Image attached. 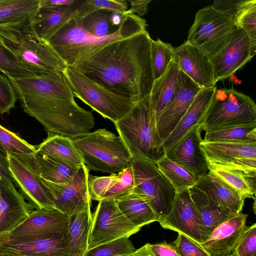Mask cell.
I'll return each mask as SVG.
<instances>
[{"instance_id":"1","label":"cell","mask_w":256,"mask_h":256,"mask_svg":"<svg viewBox=\"0 0 256 256\" xmlns=\"http://www.w3.org/2000/svg\"><path fill=\"white\" fill-rule=\"evenodd\" d=\"M151 40L146 30L115 40L70 68L116 94L138 102L149 96L154 82Z\"/></svg>"},{"instance_id":"2","label":"cell","mask_w":256,"mask_h":256,"mask_svg":"<svg viewBox=\"0 0 256 256\" xmlns=\"http://www.w3.org/2000/svg\"><path fill=\"white\" fill-rule=\"evenodd\" d=\"M8 78L24 112L40 122L48 132L72 138L94 128L92 112L76 103L62 72Z\"/></svg>"},{"instance_id":"3","label":"cell","mask_w":256,"mask_h":256,"mask_svg":"<svg viewBox=\"0 0 256 256\" xmlns=\"http://www.w3.org/2000/svg\"><path fill=\"white\" fill-rule=\"evenodd\" d=\"M142 18L126 14L120 28L108 36L98 38L82 28L77 16L60 29L46 42L68 67L72 68L88 60L105 46L115 40L146 31Z\"/></svg>"},{"instance_id":"4","label":"cell","mask_w":256,"mask_h":256,"mask_svg":"<svg viewBox=\"0 0 256 256\" xmlns=\"http://www.w3.org/2000/svg\"><path fill=\"white\" fill-rule=\"evenodd\" d=\"M114 124L132 158L156 164L166 156L148 96L136 102Z\"/></svg>"},{"instance_id":"5","label":"cell","mask_w":256,"mask_h":256,"mask_svg":"<svg viewBox=\"0 0 256 256\" xmlns=\"http://www.w3.org/2000/svg\"><path fill=\"white\" fill-rule=\"evenodd\" d=\"M0 42L33 75L62 72L67 67L48 42L34 34L30 24L0 26Z\"/></svg>"},{"instance_id":"6","label":"cell","mask_w":256,"mask_h":256,"mask_svg":"<svg viewBox=\"0 0 256 256\" xmlns=\"http://www.w3.org/2000/svg\"><path fill=\"white\" fill-rule=\"evenodd\" d=\"M88 169L110 174L131 166L132 156L122 140L106 128L72 138Z\"/></svg>"},{"instance_id":"7","label":"cell","mask_w":256,"mask_h":256,"mask_svg":"<svg viewBox=\"0 0 256 256\" xmlns=\"http://www.w3.org/2000/svg\"><path fill=\"white\" fill-rule=\"evenodd\" d=\"M256 124V105L249 96L233 88H216L202 124V130Z\"/></svg>"},{"instance_id":"8","label":"cell","mask_w":256,"mask_h":256,"mask_svg":"<svg viewBox=\"0 0 256 256\" xmlns=\"http://www.w3.org/2000/svg\"><path fill=\"white\" fill-rule=\"evenodd\" d=\"M62 74L74 96L114 124L124 116L136 102L110 92L69 67Z\"/></svg>"},{"instance_id":"9","label":"cell","mask_w":256,"mask_h":256,"mask_svg":"<svg viewBox=\"0 0 256 256\" xmlns=\"http://www.w3.org/2000/svg\"><path fill=\"white\" fill-rule=\"evenodd\" d=\"M236 29L232 18L208 6L197 12L186 41L210 60L226 44Z\"/></svg>"},{"instance_id":"10","label":"cell","mask_w":256,"mask_h":256,"mask_svg":"<svg viewBox=\"0 0 256 256\" xmlns=\"http://www.w3.org/2000/svg\"><path fill=\"white\" fill-rule=\"evenodd\" d=\"M134 188L132 192L144 199L161 218L170 212L176 192L156 164L132 158Z\"/></svg>"},{"instance_id":"11","label":"cell","mask_w":256,"mask_h":256,"mask_svg":"<svg viewBox=\"0 0 256 256\" xmlns=\"http://www.w3.org/2000/svg\"><path fill=\"white\" fill-rule=\"evenodd\" d=\"M140 229L122 212L115 200H100L92 214L86 251L118 239L130 238Z\"/></svg>"},{"instance_id":"12","label":"cell","mask_w":256,"mask_h":256,"mask_svg":"<svg viewBox=\"0 0 256 256\" xmlns=\"http://www.w3.org/2000/svg\"><path fill=\"white\" fill-rule=\"evenodd\" d=\"M6 156L13 180L30 206L36 210L55 208L54 196L40 176L32 154L12 155L6 153Z\"/></svg>"},{"instance_id":"13","label":"cell","mask_w":256,"mask_h":256,"mask_svg":"<svg viewBox=\"0 0 256 256\" xmlns=\"http://www.w3.org/2000/svg\"><path fill=\"white\" fill-rule=\"evenodd\" d=\"M68 226V218L58 210L37 209L32 211L26 218L10 232L4 241L30 242L66 235Z\"/></svg>"},{"instance_id":"14","label":"cell","mask_w":256,"mask_h":256,"mask_svg":"<svg viewBox=\"0 0 256 256\" xmlns=\"http://www.w3.org/2000/svg\"><path fill=\"white\" fill-rule=\"evenodd\" d=\"M89 174V170L84 164L78 168L66 182L56 184L43 178L54 196L55 208L68 218L92 206L88 186Z\"/></svg>"},{"instance_id":"15","label":"cell","mask_w":256,"mask_h":256,"mask_svg":"<svg viewBox=\"0 0 256 256\" xmlns=\"http://www.w3.org/2000/svg\"><path fill=\"white\" fill-rule=\"evenodd\" d=\"M200 148L208 162L256 174V142H208Z\"/></svg>"},{"instance_id":"16","label":"cell","mask_w":256,"mask_h":256,"mask_svg":"<svg viewBox=\"0 0 256 256\" xmlns=\"http://www.w3.org/2000/svg\"><path fill=\"white\" fill-rule=\"evenodd\" d=\"M254 55L246 33L242 28H236L226 44L210 59L216 82L232 76Z\"/></svg>"},{"instance_id":"17","label":"cell","mask_w":256,"mask_h":256,"mask_svg":"<svg viewBox=\"0 0 256 256\" xmlns=\"http://www.w3.org/2000/svg\"><path fill=\"white\" fill-rule=\"evenodd\" d=\"M202 89L180 70L173 96L156 120L158 132L162 142L174 130Z\"/></svg>"},{"instance_id":"18","label":"cell","mask_w":256,"mask_h":256,"mask_svg":"<svg viewBox=\"0 0 256 256\" xmlns=\"http://www.w3.org/2000/svg\"><path fill=\"white\" fill-rule=\"evenodd\" d=\"M200 124L194 126L182 138L166 151V156L182 166L198 180L209 172L207 160L200 148Z\"/></svg>"},{"instance_id":"19","label":"cell","mask_w":256,"mask_h":256,"mask_svg":"<svg viewBox=\"0 0 256 256\" xmlns=\"http://www.w3.org/2000/svg\"><path fill=\"white\" fill-rule=\"evenodd\" d=\"M158 222L164 228L183 234L200 244L202 243L198 214L188 190L176 193L170 212L160 218Z\"/></svg>"},{"instance_id":"20","label":"cell","mask_w":256,"mask_h":256,"mask_svg":"<svg viewBox=\"0 0 256 256\" xmlns=\"http://www.w3.org/2000/svg\"><path fill=\"white\" fill-rule=\"evenodd\" d=\"M173 59L180 70L202 88L216 86L210 58L186 41L174 48Z\"/></svg>"},{"instance_id":"21","label":"cell","mask_w":256,"mask_h":256,"mask_svg":"<svg viewBox=\"0 0 256 256\" xmlns=\"http://www.w3.org/2000/svg\"><path fill=\"white\" fill-rule=\"evenodd\" d=\"M84 0L60 7L40 6L30 23L31 30L40 40L46 42L52 36L81 12Z\"/></svg>"},{"instance_id":"22","label":"cell","mask_w":256,"mask_h":256,"mask_svg":"<svg viewBox=\"0 0 256 256\" xmlns=\"http://www.w3.org/2000/svg\"><path fill=\"white\" fill-rule=\"evenodd\" d=\"M248 214H235L216 226L200 244L210 256H226L241 239L246 227Z\"/></svg>"},{"instance_id":"23","label":"cell","mask_w":256,"mask_h":256,"mask_svg":"<svg viewBox=\"0 0 256 256\" xmlns=\"http://www.w3.org/2000/svg\"><path fill=\"white\" fill-rule=\"evenodd\" d=\"M31 206L14 184L0 180V244L28 216Z\"/></svg>"},{"instance_id":"24","label":"cell","mask_w":256,"mask_h":256,"mask_svg":"<svg viewBox=\"0 0 256 256\" xmlns=\"http://www.w3.org/2000/svg\"><path fill=\"white\" fill-rule=\"evenodd\" d=\"M0 252L13 256H70L66 235H58L30 242L6 240Z\"/></svg>"},{"instance_id":"25","label":"cell","mask_w":256,"mask_h":256,"mask_svg":"<svg viewBox=\"0 0 256 256\" xmlns=\"http://www.w3.org/2000/svg\"><path fill=\"white\" fill-rule=\"evenodd\" d=\"M88 192L91 200H116L132 192L134 179L132 166L108 176L89 174Z\"/></svg>"},{"instance_id":"26","label":"cell","mask_w":256,"mask_h":256,"mask_svg":"<svg viewBox=\"0 0 256 256\" xmlns=\"http://www.w3.org/2000/svg\"><path fill=\"white\" fill-rule=\"evenodd\" d=\"M212 199L226 214L240 213L245 199L234 188L209 171L199 178L194 185Z\"/></svg>"},{"instance_id":"27","label":"cell","mask_w":256,"mask_h":256,"mask_svg":"<svg viewBox=\"0 0 256 256\" xmlns=\"http://www.w3.org/2000/svg\"><path fill=\"white\" fill-rule=\"evenodd\" d=\"M216 86L202 88L168 136L164 141L167 150L182 138L194 126L202 124Z\"/></svg>"},{"instance_id":"28","label":"cell","mask_w":256,"mask_h":256,"mask_svg":"<svg viewBox=\"0 0 256 256\" xmlns=\"http://www.w3.org/2000/svg\"><path fill=\"white\" fill-rule=\"evenodd\" d=\"M188 190L198 214L202 242L216 226L234 215L225 213L212 199L195 186Z\"/></svg>"},{"instance_id":"29","label":"cell","mask_w":256,"mask_h":256,"mask_svg":"<svg viewBox=\"0 0 256 256\" xmlns=\"http://www.w3.org/2000/svg\"><path fill=\"white\" fill-rule=\"evenodd\" d=\"M180 70L173 59L162 76L154 80L148 98L156 120L173 96Z\"/></svg>"},{"instance_id":"30","label":"cell","mask_w":256,"mask_h":256,"mask_svg":"<svg viewBox=\"0 0 256 256\" xmlns=\"http://www.w3.org/2000/svg\"><path fill=\"white\" fill-rule=\"evenodd\" d=\"M91 206L68 218L66 238L70 256H84L92 220Z\"/></svg>"},{"instance_id":"31","label":"cell","mask_w":256,"mask_h":256,"mask_svg":"<svg viewBox=\"0 0 256 256\" xmlns=\"http://www.w3.org/2000/svg\"><path fill=\"white\" fill-rule=\"evenodd\" d=\"M47 138L36 146V150L58 161L76 167L84 164L72 138L48 132Z\"/></svg>"},{"instance_id":"32","label":"cell","mask_w":256,"mask_h":256,"mask_svg":"<svg viewBox=\"0 0 256 256\" xmlns=\"http://www.w3.org/2000/svg\"><path fill=\"white\" fill-rule=\"evenodd\" d=\"M40 0H0V26L28 24Z\"/></svg>"},{"instance_id":"33","label":"cell","mask_w":256,"mask_h":256,"mask_svg":"<svg viewBox=\"0 0 256 256\" xmlns=\"http://www.w3.org/2000/svg\"><path fill=\"white\" fill-rule=\"evenodd\" d=\"M118 208L135 226L142 228L159 218L149 204L138 194L131 192L115 200Z\"/></svg>"},{"instance_id":"34","label":"cell","mask_w":256,"mask_h":256,"mask_svg":"<svg viewBox=\"0 0 256 256\" xmlns=\"http://www.w3.org/2000/svg\"><path fill=\"white\" fill-rule=\"evenodd\" d=\"M209 171L236 190L244 198H254L256 174L208 162Z\"/></svg>"},{"instance_id":"35","label":"cell","mask_w":256,"mask_h":256,"mask_svg":"<svg viewBox=\"0 0 256 256\" xmlns=\"http://www.w3.org/2000/svg\"><path fill=\"white\" fill-rule=\"evenodd\" d=\"M32 156L40 176L52 182L63 184L68 182L78 168L58 161L37 150L32 154Z\"/></svg>"},{"instance_id":"36","label":"cell","mask_w":256,"mask_h":256,"mask_svg":"<svg viewBox=\"0 0 256 256\" xmlns=\"http://www.w3.org/2000/svg\"><path fill=\"white\" fill-rule=\"evenodd\" d=\"M203 140L208 142H256V124L230 126L206 132Z\"/></svg>"},{"instance_id":"37","label":"cell","mask_w":256,"mask_h":256,"mask_svg":"<svg viewBox=\"0 0 256 256\" xmlns=\"http://www.w3.org/2000/svg\"><path fill=\"white\" fill-rule=\"evenodd\" d=\"M158 168L169 181L176 193L187 190L194 186L198 179L187 170L166 156L156 163Z\"/></svg>"},{"instance_id":"38","label":"cell","mask_w":256,"mask_h":256,"mask_svg":"<svg viewBox=\"0 0 256 256\" xmlns=\"http://www.w3.org/2000/svg\"><path fill=\"white\" fill-rule=\"evenodd\" d=\"M111 12L98 10H93L81 18L77 17L85 31L96 38H102L116 32L121 26L119 27L112 26L110 20Z\"/></svg>"},{"instance_id":"39","label":"cell","mask_w":256,"mask_h":256,"mask_svg":"<svg viewBox=\"0 0 256 256\" xmlns=\"http://www.w3.org/2000/svg\"><path fill=\"white\" fill-rule=\"evenodd\" d=\"M174 48L160 40H151L150 56L154 80L165 72L174 56Z\"/></svg>"},{"instance_id":"40","label":"cell","mask_w":256,"mask_h":256,"mask_svg":"<svg viewBox=\"0 0 256 256\" xmlns=\"http://www.w3.org/2000/svg\"><path fill=\"white\" fill-rule=\"evenodd\" d=\"M236 28H242L248 36L253 53L256 52V0H247L234 19Z\"/></svg>"},{"instance_id":"41","label":"cell","mask_w":256,"mask_h":256,"mask_svg":"<svg viewBox=\"0 0 256 256\" xmlns=\"http://www.w3.org/2000/svg\"><path fill=\"white\" fill-rule=\"evenodd\" d=\"M0 146L6 154L12 155H27L34 154L36 146L6 129L0 124Z\"/></svg>"},{"instance_id":"42","label":"cell","mask_w":256,"mask_h":256,"mask_svg":"<svg viewBox=\"0 0 256 256\" xmlns=\"http://www.w3.org/2000/svg\"><path fill=\"white\" fill-rule=\"evenodd\" d=\"M0 71L12 78L34 76L22 66L14 54L0 42Z\"/></svg>"},{"instance_id":"43","label":"cell","mask_w":256,"mask_h":256,"mask_svg":"<svg viewBox=\"0 0 256 256\" xmlns=\"http://www.w3.org/2000/svg\"><path fill=\"white\" fill-rule=\"evenodd\" d=\"M136 250L129 238L125 237L88 250L84 256H118Z\"/></svg>"},{"instance_id":"44","label":"cell","mask_w":256,"mask_h":256,"mask_svg":"<svg viewBox=\"0 0 256 256\" xmlns=\"http://www.w3.org/2000/svg\"><path fill=\"white\" fill-rule=\"evenodd\" d=\"M232 253L234 256H256V224L246 226Z\"/></svg>"},{"instance_id":"45","label":"cell","mask_w":256,"mask_h":256,"mask_svg":"<svg viewBox=\"0 0 256 256\" xmlns=\"http://www.w3.org/2000/svg\"><path fill=\"white\" fill-rule=\"evenodd\" d=\"M172 244L180 256H210L200 244L182 234Z\"/></svg>"},{"instance_id":"46","label":"cell","mask_w":256,"mask_h":256,"mask_svg":"<svg viewBox=\"0 0 256 256\" xmlns=\"http://www.w3.org/2000/svg\"><path fill=\"white\" fill-rule=\"evenodd\" d=\"M17 96L7 76L0 74V114L8 113L14 106Z\"/></svg>"},{"instance_id":"47","label":"cell","mask_w":256,"mask_h":256,"mask_svg":"<svg viewBox=\"0 0 256 256\" xmlns=\"http://www.w3.org/2000/svg\"><path fill=\"white\" fill-rule=\"evenodd\" d=\"M88 2L96 10L126 14L128 10V2L125 0H88Z\"/></svg>"},{"instance_id":"48","label":"cell","mask_w":256,"mask_h":256,"mask_svg":"<svg viewBox=\"0 0 256 256\" xmlns=\"http://www.w3.org/2000/svg\"><path fill=\"white\" fill-rule=\"evenodd\" d=\"M246 1L247 0H216L214 1L211 6L234 20Z\"/></svg>"},{"instance_id":"49","label":"cell","mask_w":256,"mask_h":256,"mask_svg":"<svg viewBox=\"0 0 256 256\" xmlns=\"http://www.w3.org/2000/svg\"><path fill=\"white\" fill-rule=\"evenodd\" d=\"M150 246L156 256H180L174 246L165 240Z\"/></svg>"},{"instance_id":"50","label":"cell","mask_w":256,"mask_h":256,"mask_svg":"<svg viewBox=\"0 0 256 256\" xmlns=\"http://www.w3.org/2000/svg\"><path fill=\"white\" fill-rule=\"evenodd\" d=\"M130 4L126 14H136L140 17L144 16L148 12V4L150 0H128L127 1Z\"/></svg>"},{"instance_id":"51","label":"cell","mask_w":256,"mask_h":256,"mask_svg":"<svg viewBox=\"0 0 256 256\" xmlns=\"http://www.w3.org/2000/svg\"><path fill=\"white\" fill-rule=\"evenodd\" d=\"M0 180L8 184L14 185V180L8 168L7 158L0 152Z\"/></svg>"},{"instance_id":"52","label":"cell","mask_w":256,"mask_h":256,"mask_svg":"<svg viewBox=\"0 0 256 256\" xmlns=\"http://www.w3.org/2000/svg\"><path fill=\"white\" fill-rule=\"evenodd\" d=\"M76 0H40V6L60 7L74 4Z\"/></svg>"},{"instance_id":"53","label":"cell","mask_w":256,"mask_h":256,"mask_svg":"<svg viewBox=\"0 0 256 256\" xmlns=\"http://www.w3.org/2000/svg\"><path fill=\"white\" fill-rule=\"evenodd\" d=\"M118 256H156L153 252L150 244L146 243L132 252Z\"/></svg>"},{"instance_id":"54","label":"cell","mask_w":256,"mask_h":256,"mask_svg":"<svg viewBox=\"0 0 256 256\" xmlns=\"http://www.w3.org/2000/svg\"><path fill=\"white\" fill-rule=\"evenodd\" d=\"M0 256H10V255L6 254L2 252H0Z\"/></svg>"},{"instance_id":"55","label":"cell","mask_w":256,"mask_h":256,"mask_svg":"<svg viewBox=\"0 0 256 256\" xmlns=\"http://www.w3.org/2000/svg\"><path fill=\"white\" fill-rule=\"evenodd\" d=\"M0 150H1L2 152H4L6 154V152L2 148V147L0 146Z\"/></svg>"},{"instance_id":"56","label":"cell","mask_w":256,"mask_h":256,"mask_svg":"<svg viewBox=\"0 0 256 256\" xmlns=\"http://www.w3.org/2000/svg\"><path fill=\"white\" fill-rule=\"evenodd\" d=\"M226 256H234V254L232 253Z\"/></svg>"}]
</instances>
